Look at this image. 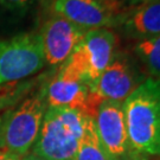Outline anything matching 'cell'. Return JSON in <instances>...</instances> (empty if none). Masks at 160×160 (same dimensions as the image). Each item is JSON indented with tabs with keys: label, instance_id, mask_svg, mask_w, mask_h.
Wrapping results in <instances>:
<instances>
[{
	"label": "cell",
	"instance_id": "obj_18",
	"mask_svg": "<svg viewBox=\"0 0 160 160\" xmlns=\"http://www.w3.org/2000/svg\"><path fill=\"white\" fill-rule=\"evenodd\" d=\"M20 160H45V159L40 158L38 155H34L33 153H28L26 155H24L23 158H20Z\"/></svg>",
	"mask_w": 160,
	"mask_h": 160
},
{
	"label": "cell",
	"instance_id": "obj_5",
	"mask_svg": "<svg viewBox=\"0 0 160 160\" xmlns=\"http://www.w3.org/2000/svg\"><path fill=\"white\" fill-rule=\"evenodd\" d=\"M44 65L40 33H22L0 39V86L25 80Z\"/></svg>",
	"mask_w": 160,
	"mask_h": 160
},
{
	"label": "cell",
	"instance_id": "obj_8",
	"mask_svg": "<svg viewBox=\"0 0 160 160\" xmlns=\"http://www.w3.org/2000/svg\"><path fill=\"white\" fill-rule=\"evenodd\" d=\"M52 10L86 31L120 24L123 13L118 0H53Z\"/></svg>",
	"mask_w": 160,
	"mask_h": 160
},
{
	"label": "cell",
	"instance_id": "obj_3",
	"mask_svg": "<svg viewBox=\"0 0 160 160\" xmlns=\"http://www.w3.org/2000/svg\"><path fill=\"white\" fill-rule=\"evenodd\" d=\"M46 109L44 86L7 109L2 114V148L19 158L28 154L39 134Z\"/></svg>",
	"mask_w": 160,
	"mask_h": 160
},
{
	"label": "cell",
	"instance_id": "obj_19",
	"mask_svg": "<svg viewBox=\"0 0 160 160\" xmlns=\"http://www.w3.org/2000/svg\"><path fill=\"white\" fill-rule=\"evenodd\" d=\"M2 118L4 115L0 114V148H2Z\"/></svg>",
	"mask_w": 160,
	"mask_h": 160
},
{
	"label": "cell",
	"instance_id": "obj_12",
	"mask_svg": "<svg viewBox=\"0 0 160 160\" xmlns=\"http://www.w3.org/2000/svg\"><path fill=\"white\" fill-rule=\"evenodd\" d=\"M75 160H115L101 143L92 118H87Z\"/></svg>",
	"mask_w": 160,
	"mask_h": 160
},
{
	"label": "cell",
	"instance_id": "obj_16",
	"mask_svg": "<svg viewBox=\"0 0 160 160\" xmlns=\"http://www.w3.org/2000/svg\"><path fill=\"white\" fill-rule=\"evenodd\" d=\"M148 1H153V0H118V2L122 7L123 12L128 10V8H131V7L138 6L140 4H143V2H148Z\"/></svg>",
	"mask_w": 160,
	"mask_h": 160
},
{
	"label": "cell",
	"instance_id": "obj_6",
	"mask_svg": "<svg viewBox=\"0 0 160 160\" xmlns=\"http://www.w3.org/2000/svg\"><path fill=\"white\" fill-rule=\"evenodd\" d=\"M48 107H67L92 118L89 106L90 83L70 59L57 69L56 75L44 86Z\"/></svg>",
	"mask_w": 160,
	"mask_h": 160
},
{
	"label": "cell",
	"instance_id": "obj_15",
	"mask_svg": "<svg viewBox=\"0 0 160 160\" xmlns=\"http://www.w3.org/2000/svg\"><path fill=\"white\" fill-rule=\"evenodd\" d=\"M32 0H0V5L12 11H24L31 5Z\"/></svg>",
	"mask_w": 160,
	"mask_h": 160
},
{
	"label": "cell",
	"instance_id": "obj_10",
	"mask_svg": "<svg viewBox=\"0 0 160 160\" xmlns=\"http://www.w3.org/2000/svg\"><path fill=\"white\" fill-rule=\"evenodd\" d=\"M94 121L97 135L109 154L115 160H126L129 158L123 102L110 100L101 102Z\"/></svg>",
	"mask_w": 160,
	"mask_h": 160
},
{
	"label": "cell",
	"instance_id": "obj_14",
	"mask_svg": "<svg viewBox=\"0 0 160 160\" xmlns=\"http://www.w3.org/2000/svg\"><path fill=\"white\" fill-rule=\"evenodd\" d=\"M39 81L40 78L37 77L29 81H17L0 86V112L20 102L33 90Z\"/></svg>",
	"mask_w": 160,
	"mask_h": 160
},
{
	"label": "cell",
	"instance_id": "obj_13",
	"mask_svg": "<svg viewBox=\"0 0 160 160\" xmlns=\"http://www.w3.org/2000/svg\"><path fill=\"white\" fill-rule=\"evenodd\" d=\"M134 53L151 78L160 80V36L139 40L134 45Z\"/></svg>",
	"mask_w": 160,
	"mask_h": 160
},
{
	"label": "cell",
	"instance_id": "obj_17",
	"mask_svg": "<svg viewBox=\"0 0 160 160\" xmlns=\"http://www.w3.org/2000/svg\"><path fill=\"white\" fill-rule=\"evenodd\" d=\"M0 160H20V158L6 149L0 148Z\"/></svg>",
	"mask_w": 160,
	"mask_h": 160
},
{
	"label": "cell",
	"instance_id": "obj_9",
	"mask_svg": "<svg viewBox=\"0 0 160 160\" xmlns=\"http://www.w3.org/2000/svg\"><path fill=\"white\" fill-rule=\"evenodd\" d=\"M86 32L58 14L48 19L40 31L45 63L52 68H59L71 56Z\"/></svg>",
	"mask_w": 160,
	"mask_h": 160
},
{
	"label": "cell",
	"instance_id": "obj_20",
	"mask_svg": "<svg viewBox=\"0 0 160 160\" xmlns=\"http://www.w3.org/2000/svg\"><path fill=\"white\" fill-rule=\"evenodd\" d=\"M153 160H160V157L159 158H155V159H153Z\"/></svg>",
	"mask_w": 160,
	"mask_h": 160
},
{
	"label": "cell",
	"instance_id": "obj_4",
	"mask_svg": "<svg viewBox=\"0 0 160 160\" xmlns=\"http://www.w3.org/2000/svg\"><path fill=\"white\" fill-rule=\"evenodd\" d=\"M145 80L135 56L126 52L116 53L112 63L90 86L89 106L92 119L101 102L107 100L123 102Z\"/></svg>",
	"mask_w": 160,
	"mask_h": 160
},
{
	"label": "cell",
	"instance_id": "obj_2",
	"mask_svg": "<svg viewBox=\"0 0 160 160\" xmlns=\"http://www.w3.org/2000/svg\"><path fill=\"white\" fill-rule=\"evenodd\" d=\"M87 115L67 107H48L32 152L45 160H75Z\"/></svg>",
	"mask_w": 160,
	"mask_h": 160
},
{
	"label": "cell",
	"instance_id": "obj_1",
	"mask_svg": "<svg viewBox=\"0 0 160 160\" xmlns=\"http://www.w3.org/2000/svg\"><path fill=\"white\" fill-rule=\"evenodd\" d=\"M129 158L160 157V80L146 78L123 101Z\"/></svg>",
	"mask_w": 160,
	"mask_h": 160
},
{
	"label": "cell",
	"instance_id": "obj_7",
	"mask_svg": "<svg viewBox=\"0 0 160 160\" xmlns=\"http://www.w3.org/2000/svg\"><path fill=\"white\" fill-rule=\"evenodd\" d=\"M116 48L118 36L112 30H89L68 59L80 69L92 86L112 63Z\"/></svg>",
	"mask_w": 160,
	"mask_h": 160
},
{
	"label": "cell",
	"instance_id": "obj_11",
	"mask_svg": "<svg viewBox=\"0 0 160 160\" xmlns=\"http://www.w3.org/2000/svg\"><path fill=\"white\" fill-rule=\"evenodd\" d=\"M120 24L133 39L142 40L160 36V0L126 10L121 16Z\"/></svg>",
	"mask_w": 160,
	"mask_h": 160
}]
</instances>
